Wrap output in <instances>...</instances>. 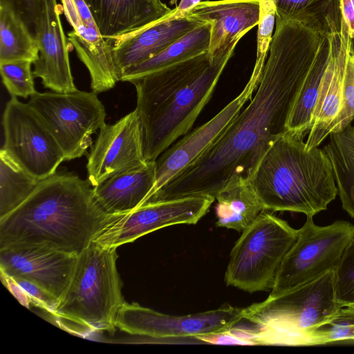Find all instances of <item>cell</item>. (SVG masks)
I'll list each match as a JSON object with an SVG mask.
<instances>
[{"instance_id":"6","label":"cell","mask_w":354,"mask_h":354,"mask_svg":"<svg viewBox=\"0 0 354 354\" xmlns=\"http://www.w3.org/2000/svg\"><path fill=\"white\" fill-rule=\"evenodd\" d=\"M117 248L92 240L77 255L69 283L53 315L93 330L114 331L124 304Z\"/></svg>"},{"instance_id":"13","label":"cell","mask_w":354,"mask_h":354,"mask_svg":"<svg viewBox=\"0 0 354 354\" xmlns=\"http://www.w3.org/2000/svg\"><path fill=\"white\" fill-rule=\"evenodd\" d=\"M142 127L135 109L112 124H104L91 147L86 169L95 187L109 178L145 166Z\"/></svg>"},{"instance_id":"14","label":"cell","mask_w":354,"mask_h":354,"mask_svg":"<svg viewBox=\"0 0 354 354\" xmlns=\"http://www.w3.org/2000/svg\"><path fill=\"white\" fill-rule=\"evenodd\" d=\"M262 73L263 71L253 69L244 88L234 100L214 117L185 134L158 156L156 160L155 183L143 204L194 161L220 136L241 112L245 104L252 98L260 83Z\"/></svg>"},{"instance_id":"23","label":"cell","mask_w":354,"mask_h":354,"mask_svg":"<svg viewBox=\"0 0 354 354\" xmlns=\"http://www.w3.org/2000/svg\"><path fill=\"white\" fill-rule=\"evenodd\" d=\"M340 35L323 36L314 62L299 90L287 122V131L295 136L304 138L309 133L321 81Z\"/></svg>"},{"instance_id":"37","label":"cell","mask_w":354,"mask_h":354,"mask_svg":"<svg viewBox=\"0 0 354 354\" xmlns=\"http://www.w3.org/2000/svg\"><path fill=\"white\" fill-rule=\"evenodd\" d=\"M341 10L347 34L354 43V0H341Z\"/></svg>"},{"instance_id":"22","label":"cell","mask_w":354,"mask_h":354,"mask_svg":"<svg viewBox=\"0 0 354 354\" xmlns=\"http://www.w3.org/2000/svg\"><path fill=\"white\" fill-rule=\"evenodd\" d=\"M156 163L147 162L140 167L104 180L93 187L94 196L108 214L130 212L142 205L156 180Z\"/></svg>"},{"instance_id":"18","label":"cell","mask_w":354,"mask_h":354,"mask_svg":"<svg viewBox=\"0 0 354 354\" xmlns=\"http://www.w3.org/2000/svg\"><path fill=\"white\" fill-rule=\"evenodd\" d=\"M186 16L210 23L208 55L212 62L234 53L238 41L259 24V0L201 1Z\"/></svg>"},{"instance_id":"5","label":"cell","mask_w":354,"mask_h":354,"mask_svg":"<svg viewBox=\"0 0 354 354\" xmlns=\"http://www.w3.org/2000/svg\"><path fill=\"white\" fill-rule=\"evenodd\" d=\"M334 290V269L319 277L243 310L240 326L249 345H314L313 331L339 310Z\"/></svg>"},{"instance_id":"39","label":"cell","mask_w":354,"mask_h":354,"mask_svg":"<svg viewBox=\"0 0 354 354\" xmlns=\"http://www.w3.org/2000/svg\"><path fill=\"white\" fill-rule=\"evenodd\" d=\"M201 0H180L178 6L174 9L176 17L185 16L186 13L199 3Z\"/></svg>"},{"instance_id":"31","label":"cell","mask_w":354,"mask_h":354,"mask_svg":"<svg viewBox=\"0 0 354 354\" xmlns=\"http://www.w3.org/2000/svg\"><path fill=\"white\" fill-rule=\"evenodd\" d=\"M32 64L28 61L0 63L2 82L12 97L27 98L37 92L31 70Z\"/></svg>"},{"instance_id":"26","label":"cell","mask_w":354,"mask_h":354,"mask_svg":"<svg viewBox=\"0 0 354 354\" xmlns=\"http://www.w3.org/2000/svg\"><path fill=\"white\" fill-rule=\"evenodd\" d=\"M211 27L206 22L194 28L155 56L126 68L120 75V81L128 82L207 52Z\"/></svg>"},{"instance_id":"35","label":"cell","mask_w":354,"mask_h":354,"mask_svg":"<svg viewBox=\"0 0 354 354\" xmlns=\"http://www.w3.org/2000/svg\"><path fill=\"white\" fill-rule=\"evenodd\" d=\"M28 295L31 302L44 308L53 314L58 303L59 299L49 293L48 291L31 282L21 278H12Z\"/></svg>"},{"instance_id":"15","label":"cell","mask_w":354,"mask_h":354,"mask_svg":"<svg viewBox=\"0 0 354 354\" xmlns=\"http://www.w3.org/2000/svg\"><path fill=\"white\" fill-rule=\"evenodd\" d=\"M61 8L73 30L69 44L86 67L91 88L96 94L113 88L120 81L113 57V41L104 37L86 0H60Z\"/></svg>"},{"instance_id":"4","label":"cell","mask_w":354,"mask_h":354,"mask_svg":"<svg viewBox=\"0 0 354 354\" xmlns=\"http://www.w3.org/2000/svg\"><path fill=\"white\" fill-rule=\"evenodd\" d=\"M303 138L288 131L265 153L249 180L266 210L313 216L337 193L331 163L323 149H305Z\"/></svg>"},{"instance_id":"36","label":"cell","mask_w":354,"mask_h":354,"mask_svg":"<svg viewBox=\"0 0 354 354\" xmlns=\"http://www.w3.org/2000/svg\"><path fill=\"white\" fill-rule=\"evenodd\" d=\"M21 16L34 34L40 14L42 0H2Z\"/></svg>"},{"instance_id":"17","label":"cell","mask_w":354,"mask_h":354,"mask_svg":"<svg viewBox=\"0 0 354 354\" xmlns=\"http://www.w3.org/2000/svg\"><path fill=\"white\" fill-rule=\"evenodd\" d=\"M62 8L57 0H42L34 35L39 56L32 64L35 77L53 92L68 93L76 88L69 62L68 38L63 30Z\"/></svg>"},{"instance_id":"3","label":"cell","mask_w":354,"mask_h":354,"mask_svg":"<svg viewBox=\"0 0 354 354\" xmlns=\"http://www.w3.org/2000/svg\"><path fill=\"white\" fill-rule=\"evenodd\" d=\"M232 56L212 62L206 52L128 81L136 91L147 162L188 133Z\"/></svg>"},{"instance_id":"32","label":"cell","mask_w":354,"mask_h":354,"mask_svg":"<svg viewBox=\"0 0 354 354\" xmlns=\"http://www.w3.org/2000/svg\"><path fill=\"white\" fill-rule=\"evenodd\" d=\"M335 299L341 307L354 308V239L334 269Z\"/></svg>"},{"instance_id":"11","label":"cell","mask_w":354,"mask_h":354,"mask_svg":"<svg viewBox=\"0 0 354 354\" xmlns=\"http://www.w3.org/2000/svg\"><path fill=\"white\" fill-rule=\"evenodd\" d=\"M243 310L228 305L198 313L171 315L138 303L124 302L117 315L115 326L131 335L156 339H195L197 335L230 329L243 319Z\"/></svg>"},{"instance_id":"25","label":"cell","mask_w":354,"mask_h":354,"mask_svg":"<svg viewBox=\"0 0 354 354\" xmlns=\"http://www.w3.org/2000/svg\"><path fill=\"white\" fill-rule=\"evenodd\" d=\"M218 227L243 232L266 211L249 181L232 183L216 196Z\"/></svg>"},{"instance_id":"30","label":"cell","mask_w":354,"mask_h":354,"mask_svg":"<svg viewBox=\"0 0 354 354\" xmlns=\"http://www.w3.org/2000/svg\"><path fill=\"white\" fill-rule=\"evenodd\" d=\"M313 339L314 345L354 342V308L341 307L330 319L313 331Z\"/></svg>"},{"instance_id":"2","label":"cell","mask_w":354,"mask_h":354,"mask_svg":"<svg viewBox=\"0 0 354 354\" xmlns=\"http://www.w3.org/2000/svg\"><path fill=\"white\" fill-rule=\"evenodd\" d=\"M110 216L97 203L88 179L55 173L41 180L21 205L0 219V249L41 245L78 254Z\"/></svg>"},{"instance_id":"40","label":"cell","mask_w":354,"mask_h":354,"mask_svg":"<svg viewBox=\"0 0 354 354\" xmlns=\"http://www.w3.org/2000/svg\"><path fill=\"white\" fill-rule=\"evenodd\" d=\"M353 129H354V126H353Z\"/></svg>"},{"instance_id":"27","label":"cell","mask_w":354,"mask_h":354,"mask_svg":"<svg viewBox=\"0 0 354 354\" xmlns=\"http://www.w3.org/2000/svg\"><path fill=\"white\" fill-rule=\"evenodd\" d=\"M323 149L331 163L342 207L354 219L353 126L330 133Z\"/></svg>"},{"instance_id":"29","label":"cell","mask_w":354,"mask_h":354,"mask_svg":"<svg viewBox=\"0 0 354 354\" xmlns=\"http://www.w3.org/2000/svg\"><path fill=\"white\" fill-rule=\"evenodd\" d=\"M40 181L28 174L1 149L0 219L21 205L35 191Z\"/></svg>"},{"instance_id":"12","label":"cell","mask_w":354,"mask_h":354,"mask_svg":"<svg viewBox=\"0 0 354 354\" xmlns=\"http://www.w3.org/2000/svg\"><path fill=\"white\" fill-rule=\"evenodd\" d=\"M214 201L212 197L192 196L147 203L130 212L111 215L93 241L118 248L160 228L196 224Z\"/></svg>"},{"instance_id":"38","label":"cell","mask_w":354,"mask_h":354,"mask_svg":"<svg viewBox=\"0 0 354 354\" xmlns=\"http://www.w3.org/2000/svg\"><path fill=\"white\" fill-rule=\"evenodd\" d=\"M1 274L5 286L8 287L10 291L12 292L23 305L28 307L31 301L25 291L11 277L2 272H1Z\"/></svg>"},{"instance_id":"19","label":"cell","mask_w":354,"mask_h":354,"mask_svg":"<svg viewBox=\"0 0 354 354\" xmlns=\"http://www.w3.org/2000/svg\"><path fill=\"white\" fill-rule=\"evenodd\" d=\"M203 24L186 15L176 17L173 9L171 14L160 20L111 39L119 77L126 68L155 56Z\"/></svg>"},{"instance_id":"7","label":"cell","mask_w":354,"mask_h":354,"mask_svg":"<svg viewBox=\"0 0 354 354\" xmlns=\"http://www.w3.org/2000/svg\"><path fill=\"white\" fill-rule=\"evenodd\" d=\"M241 232L230 252L226 284L250 293L272 289L297 230L264 211Z\"/></svg>"},{"instance_id":"9","label":"cell","mask_w":354,"mask_h":354,"mask_svg":"<svg viewBox=\"0 0 354 354\" xmlns=\"http://www.w3.org/2000/svg\"><path fill=\"white\" fill-rule=\"evenodd\" d=\"M28 103L49 129L65 160L82 157L92 146L91 135L106 124L105 107L93 91H37Z\"/></svg>"},{"instance_id":"20","label":"cell","mask_w":354,"mask_h":354,"mask_svg":"<svg viewBox=\"0 0 354 354\" xmlns=\"http://www.w3.org/2000/svg\"><path fill=\"white\" fill-rule=\"evenodd\" d=\"M348 35L345 24L323 75L305 149L318 147L329 136L342 106L344 73Z\"/></svg>"},{"instance_id":"34","label":"cell","mask_w":354,"mask_h":354,"mask_svg":"<svg viewBox=\"0 0 354 354\" xmlns=\"http://www.w3.org/2000/svg\"><path fill=\"white\" fill-rule=\"evenodd\" d=\"M260 19L257 30V55L254 67H264L276 21L274 0H259Z\"/></svg>"},{"instance_id":"33","label":"cell","mask_w":354,"mask_h":354,"mask_svg":"<svg viewBox=\"0 0 354 354\" xmlns=\"http://www.w3.org/2000/svg\"><path fill=\"white\" fill-rule=\"evenodd\" d=\"M354 120V43L348 37L344 73L343 97L341 111L331 132L343 130Z\"/></svg>"},{"instance_id":"10","label":"cell","mask_w":354,"mask_h":354,"mask_svg":"<svg viewBox=\"0 0 354 354\" xmlns=\"http://www.w3.org/2000/svg\"><path fill=\"white\" fill-rule=\"evenodd\" d=\"M2 124V149L28 174L43 180L56 173L64 154L49 129L28 103L12 97Z\"/></svg>"},{"instance_id":"28","label":"cell","mask_w":354,"mask_h":354,"mask_svg":"<svg viewBox=\"0 0 354 354\" xmlns=\"http://www.w3.org/2000/svg\"><path fill=\"white\" fill-rule=\"evenodd\" d=\"M38 56L39 48L34 34L12 7L0 0V63H34Z\"/></svg>"},{"instance_id":"16","label":"cell","mask_w":354,"mask_h":354,"mask_svg":"<svg viewBox=\"0 0 354 354\" xmlns=\"http://www.w3.org/2000/svg\"><path fill=\"white\" fill-rule=\"evenodd\" d=\"M77 255L41 245H13L0 249L1 272L39 286L61 298Z\"/></svg>"},{"instance_id":"1","label":"cell","mask_w":354,"mask_h":354,"mask_svg":"<svg viewBox=\"0 0 354 354\" xmlns=\"http://www.w3.org/2000/svg\"><path fill=\"white\" fill-rule=\"evenodd\" d=\"M275 24L250 102L201 156L153 194L151 201L215 198L232 183L249 181L269 148L287 131L290 113L324 35L291 20L276 17Z\"/></svg>"},{"instance_id":"24","label":"cell","mask_w":354,"mask_h":354,"mask_svg":"<svg viewBox=\"0 0 354 354\" xmlns=\"http://www.w3.org/2000/svg\"><path fill=\"white\" fill-rule=\"evenodd\" d=\"M276 17L304 24L320 35H340L341 0H274Z\"/></svg>"},{"instance_id":"8","label":"cell","mask_w":354,"mask_h":354,"mask_svg":"<svg viewBox=\"0 0 354 354\" xmlns=\"http://www.w3.org/2000/svg\"><path fill=\"white\" fill-rule=\"evenodd\" d=\"M297 237L286 254L269 297H276L335 269L354 239V225L336 221L320 226L306 216Z\"/></svg>"},{"instance_id":"21","label":"cell","mask_w":354,"mask_h":354,"mask_svg":"<svg viewBox=\"0 0 354 354\" xmlns=\"http://www.w3.org/2000/svg\"><path fill=\"white\" fill-rule=\"evenodd\" d=\"M102 35L112 39L173 12L160 0H86Z\"/></svg>"}]
</instances>
